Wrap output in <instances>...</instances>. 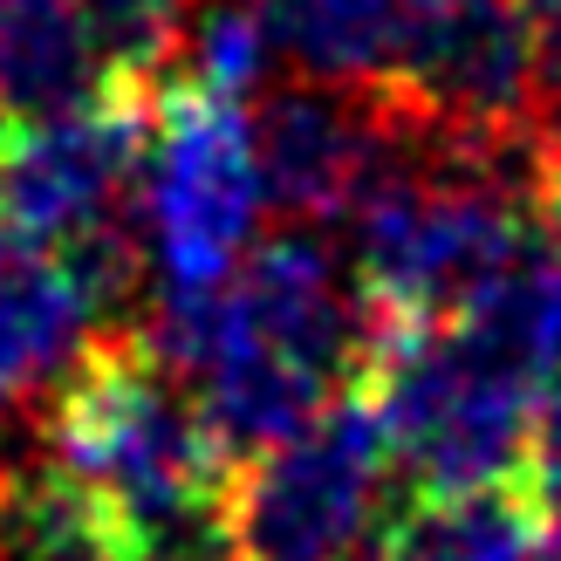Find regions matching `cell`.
I'll use <instances>...</instances> for the list:
<instances>
[{
  "label": "cell",
  "instance_id": "277c9868",
  "mask_svg": "<svg viewBox=\"0 0 561 561\" xmlns=\"http://www.w3.org/2000/svg\"><path fill=\"white\" fill-rule=\"evenodd\" d=\"M48 466L117 527V541L213 514L227 500L219 438L192 390L137 335L90 343L62 377L48 411Z\"/></svg>",
  "mask_w": 561,
  "mask_h": 561
},
{
  "label": "cell",
  "instance_id": "44dd1931",
  "mask_svg": "<svg viewBox=\"0 0 561 561\" xmlns=\"http://www.w3.org/2000/svg\"><path fill=\"white\" fill-rule=\"evenodd\" d=\"M8 472H14V459H8V417H0V486H8Z\"/></svg>",
  "mask_w": 561,
  "mask_h": 561
},
{
  "label": "cell",
  "instance_id": "7402d4cb",
  "mask_svg": "<svg viewBox=\"0 0 561 561\" xmlns=\"http://www.w3.org/2000/svg\"><path fill=\"white\" fill-rule=\"evenodd\" d=\"M8 130H14V117H8V110H0V151H8Z\"/></svg>",
  "mask_w": 561,
  "mask_h": 561
},
{
  "label": "cell",
  "instance_id": "5b68a950",
  "mask_svg": "<svg viewBox=\"0 0 561 561\" xmlns=\"http://www.w3.org/2000/svg\"><path fill=\"white\" fill-rule=\"evenodd\" d=\"M137 254L158 295H206L261 247V158L240 103H219L164 76L151 96V137L137 158Z\"/></svg>",
  "mask_w": 561,
  "mask_h": 561
},
{
  "label": "cell",
  "instance_id": "2e32d148",
  "mask_svg": "<svg viewBox=\"0 0 561 561\" xmlns=\"http://www.w3.org/2000/svg\"><path fill=\"white\" fill-rule=\"evenodd\" d=\"M124 561H240L233 535H227V514H192L172 527H145V535L124 541Z\"/></svg>",
  "mask_w": 561,
  "mask_h": 561
},
{
  "label": "cell",
  "instance_id": "d6986e66",
  "mask_svg": "<svg viewBox=\"0 0 561 561\" xmlns=\"http://www.w3.org/2000/svg\"><path fill=\"white\" fill-rule=\"evenodd\" d=\"M541 219L561 227V110H548L541 124Z\"/></svg>",
  "mask_w": 561,
  "mask_h": 561
},
{
  "label": "cell",
  "instance_id": "30bf717a",
  "mask_svg": "<svg viewBox=\"0 0 561 561\" xmlns=\"http://www.w3.org/2000/svg\"><path fill=\"white\" fill-rule=\"evenodd\" d=\"M261 8L274 21L280 55L301 62L316 82L390 90L425 0H261Z\"/></svg>",
  "mask_w": 561,
  "mask_h": 561
},
{
  "label": "cell",
  "instance_id": "8fae6325",
  "mask_svg": "<svg viewBox=\"0 0 561 561\" xmlns=\"http://www.w3.org/2000/svg\"><path fill=\"white\" fill-rule=\"evenodd\" d=\"M103 90L90 27L76 0H0V110H55Z\"/></svg>",
  "mask_w": 561,
  "mask_h": 561
},
{
  "label": "cell",
  "instance_id": "9c48e42d",
  "mask_svg": "<svg viewBox=\"0 0 561 561\" xmlns=\"http://www.w3.org/2000/svg\"><path fill=\"white\" fill-rule=\"evenodd\" d=\"M130 233L42 247L0 227V404L62 383L96 343L103 308L130 280Z\"/></svg>",
  "mask_w": 561,
  "mask_h": 561
},
{
  "label": "cell",
  "instance_id": "7a4b0ae2",
  "mask_svg": "<svg viewBox=\"0 0 561 561\" xmlns=\"http://www.w3.org/2000/svg\"><path fill=\"white\" fill-rule=\"evenodd\" d=\"M541 227V130L417 145L350 213V280L370 316H453Z\"/></svg>",
  "mask_w": 561,
  "mask_h": 561
},
{
  "label": "cell",
  "instance_id": "ac0fdd59",
  "mask_svg": "<svg viewBox=\"0 0 561 561\" xmlns=\"http://www.w3.org/2000/svg\"><path fill=\"white\" fill-rule=\"evenodd\" d=\"M520 21L535 27V48H541V69L561 82V0H514Z\"/></svg>",
  "mask_w": 561,
  "mask_h": 561
},
{
  "label": "cell",
  "instance_id": "ba28073f",
  "mask_svg": "<svg viewBox=\"0 0 561 561\" xmlns=\"http://www.w3.org/2000/svg\"><path fill=\"white\" fill-rule=\"evenodd\" d=\"M417 137L425 130L377 90H350V82L280 90L254 124L267 213H288L295 227L350 219L356 199L417 145Z\"/></svg>",
  "mask_w": 561,
  "mask_h": 561
},
{
  "label": "cell",
  "instance_id": "e0dca14e",
  "mask_svg": "<svg viewBox=\"0 0 561 561\" xmlns=\"http://www.w3.org/2000/svg\"><path fill=\"white\" fill-rule=\"evenodd\" d=\"M520 472L535 480V500L561 507V356H554V370L535 390V417H527V459H520Z\"/></svg>",
  "mask_w": 561,
  "mask_h": 561
},
{
  "label": "cell",
  "instance_id": "8992f818",
  "mask_svg": "<svg viewBox=\"0 0 561 561\" xmlns=\"http://www.w3.org/2000/svg\"><path fill=\"white\" fill-rule=\"evenodd\" d=\"M390 445L370 398L350 383L295 432L247 453L227 480V535L240 561H363L390 514Z\"/></svg>",
  "mask_w": 561,
  "mask_h": 561
},
{
  "label": "cell",
  "instance_id": "603a6c76",
  "mask_svg": "<svg viewBox=\"0 0 561 561\" xmlns=\"http://www.w3.org/2000/svg\"><path fill=\"white\" fill-rule=\"evenodd\" d=\"M363 561H370V554H363Z\"/></svg>",
  "mask_w": 561,
  "mask_h": 561
},
{
  "label": "cell",
  "instance_id": "7c38bea8",
  "mask_svg": "<svg viewBox=\"0 0 561 561\" xmlns=\"http://www.w3.org/2000/svg\"><path fill=\"white\" fill-rule=\"evenodd\" d=\"M535 507L514 486H480L453 500H425L383 535L377 561H527Z\"/></svg>",
  "mask_w": 561,
  "mask_h": 561
},
{
  "label": "cell",
  "instance_id": "9a60e30c",
  "mask_svg": "<svg viewBox=\"0 0 561 561\" xmlns=\"http://www.w3.org/2000/svg\"><path fill=\"white\" fill-rule=\"evenodd\" d=\"M82 27H90L103 82H130V90H158L179 62L185 35V0H76Z\"/></svg>",
  "mask_w": 561,
  "mask_h": 561
},
{
  "label": "cell",
  "instance_id": "6da1fadb",
  "mask_svg": "<svg viewBox=\"0 0 561 561\" xmlns=\"http://www.w3.org/2000/svg\"><path fill=\"white\" fill-rule=\"evenodd\" d=\"M151 356L172 370L219 453H261L350 390L363 356V316L329 247L295 227L247 254L206 295H158Z\"/></svg>",
  "mask_w": 561,
  "mask_h": 561
},
{
  "label": "cell",
  "instance_id": "4fadbf2b",
  "mask_svg": "<svg viewBox=\"0 0 561 561\" xmlns=\"http://www.w3.org/2000/svg\"><path fill=\"white\" fill-rule=\"evenodd\" d=\"M0 561H124V541L48 459L0 486Z\"/></svg>",
  "mask_w": 561,
  "mask_h": 561
},
{
  "label": "cell",
  "instance_id": "ffe728a7",
  "mask_svg": "<svg viewBox=\"0 0 561 561\" xmlns=\"http://www.w3.org/2000/svg\"><path fill=\"white\" fill-rule=\"evenodd\" d=\"M527 561H561V520L548 527V535H535V548H527Z\"/></svg>",
  "mask_w": 561,
  "mask_h": 561
},
{
  "label": "cell",
  "instance_id": "5bb4252c",
  "mask_svg": "<svg viewBox=\"0 0 561 561\" xmlns=\"http://www.w3.org/2000/svg\"><path fill=\"white\" fill-rule=\"evenodd\" d=\"M280 62V42H274V21L261 0H213L206 14H185V35H179V82L206 90L219 103H247L267 90V76Z\"/></svg>",
  "mask_w": 561,
  "mask_h": 561
},
{
  "label": "cell",
  "instance_id": "52a82bcc",
  "mask_svg": "<svg viewBox=\"0 0 561 561\" xmlns=\"http://www.w3.org/2000/svg\"><path fill=\"white\" fill-rule=\"evenodd\" d=\"M151 96L130 82L35 110L8 130L0 151V227L42 247H76L117 233V213L137 185V158L151 137Z\"/></svg>",
  "mask_w": 561,
  "mask_h": 561
},
{
  "label": "cell",
  "instance_id": "3957f363",
  "mask_svg": "<svg viewBox=\"0 0 561 561\" xmlns=\"http://www.w3.org/2000/svg\"><path fill=\"white\" fill-rule=\"evenodd\" d=\"M356 390L383 425L390 466L425 500H453L520 472L541 377L466 316H370Z\"/></svg>",
  "mask_w": 561,
  "mask_h": 561
}]
</instances>
